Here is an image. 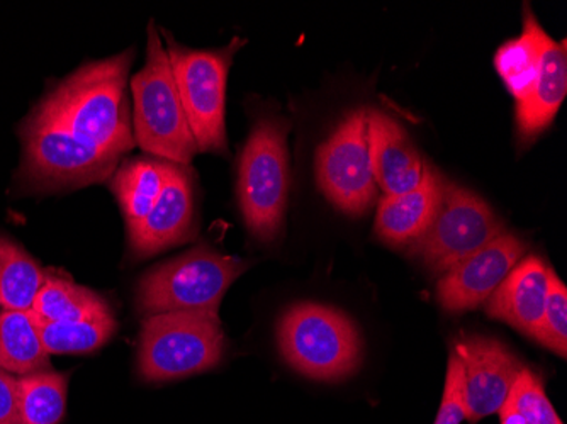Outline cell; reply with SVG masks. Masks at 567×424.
<instances>
[{"instance_id": "1", "label": "cell", "mask_w": 567, "mask_h": 424, "mask_svg": "<svg viewBox=\"0 0 567 424\" xmlns=\"http://www.w3.org/2000/svg\"><path fill=\"white\" fill-rule=\"evenodd\" d=\"M133 51L89 63L56 85L30 121L66 131L121 158L136 145L127 113V73Z\"/></svg>"}, {"instance_id": "2", "label": "cell", "mask_w": 567, "mask_h": 424, "mask_svg": "<svg viewBox=\"0 0 567 424\" xmlns=\"http://www.w3.org/2000/svg\"><path fill=\"white\" fill-rule=\"evenodd\" d=\"M280 355L313 381L339 382L362 362V338L346 312L318 302H299L277 324Z\"/></svg>"}, {"instance_id": "3", "label": "cell", "mask_w": 567, "mask_h": 424, "mask_svg": "<svg viewBox=\"0 0 567 424\" xmlns=\"http://www.w3.org/2000/svg\"><path fill=\"white\" fill-rule=\"evenodd\" d=\"M289 123L260 114L238 164V200L248 231L264 244L282 231L289 194Z\"/></svg>"}, {"instance_id": "4", "label": "cell", "mask_w": 567, "mask_h": 424, "mask_svg": "<svg viewBox=\"0 0 567 424\" xmlns=\"http://www.w3.org/2000/svg\"><path fill=\"white\" fill-rule=\"evenodd\" d=\"M135 143L158 161L189 165L199 153L178 97L167 51L155 22L148 24L145 66L133 76Z\"/></svg>"}, {"instance_id": "5", "label": "cell", "mask_w": 567, "mask_h": 424, "mask_svg": "<svg viewBox=\"0 0 567 424\" xmlns=\"http://www.w3.org/2000/svg\"><path fill=\"white\" fill-rule=\"evenodd\" d=\"M248 267L250 261L200 245L146 272L136 290V308L146 316L181 311L218 314L226 290Z\"/></svg>"}, {"instance_id": "6", "label": "cell", "mask_w": 567, "mask_h": 424, "mask_svg": "<svg viewBox=\"0 0 567 424\" xmlns=\"http://www.w3.org/2000/svg\"><path fill=\"white\" fill-rule=\"evenodd\" d=\"M225 350L218 314L181 311L148 316L140 334L138 372L146 382L189 378L215 369Z\"/></svg>"}, {"instance_id": "7", "label": "cell", "mask_w": 567, "mask_h": 424, "mask_svg": "<svg viewBox=\"0 0 567 424\" xmlns=\"http://www.w3.org/2000/svg\"><path fill=\"white\" fill-rule=\"evenodd\" d=\"M162 33L167 40L165 51L197 149L226 155V81L235 53L245 41L235 38L219 50H193L177 43L168 31Z\"/></svg>"}, {"instance_id": "8", "label": "cell", "mask_w": 567, "mask_h": 424, "mask_svg": "<svg viewBox=\"0 0 567 424\" xmlns=\"http://www.w3.org/2000/svg\"><path fill=\"white\" fill-rule=\"evenodd\" d=\"M19 178L33 190L79 189L113 175L120 158L55 126L25 121Z\"/></svg>"}, {"instance_id": "9", "label": "cell", "mask_w": 567, "mask_h": 424, "mask_svg": "<svg viewBox=\"0 0 567 424\" xmlns=\"http://www.w3.org/2000/svg\"><path fill=\"white\" fill-rule=\"evenodd\" d=\"M503 231L502 219L486 200L445 178L444 196L432 226L408 250L430 272L444 276Z\"/></svg>"}, {"instance_id": "10", "label": "cell", "mask_w": 567, "mask_h": 424, "mask_svg": "<svg viewBox=\"0 0 567 424\" xmlns=\"http://www.w3.org/2000/svg\"><path fill=\"white\" fill-rule=\"evenodd\" d=\"M365 114L368 110L347 114L317 152L318 187L334 207L350 216L368 213L379 193Z\"/></svg>"}, {"instance_id": "11", "label": "cell", "mask_w": 567, "mask_h": 424, "mask_svg": "<svg viewBox=\"0 0 567 424\" xmlns=\"http://www.w3.org/2000/svg\"><path fill=\"white\" fill-rule=\"evenodd\" d=\"M452 352L464 370L466 420L477 423L498 414L509 389L524 372V363L502 341L477 334L461 338Z\"/></svg>"}, {"instance_id": "12", "label": "cell", "mask_w": 567, "mask_h": 424, "mask_svg": "<svg viewBox=\"0 0 567 424\" xmlns=\"http://www.w3.org/2000/svg\"><path fill=\"white\" fill-rule=\"evenodd\" d=\"M525 250L527 247L517 235L503 231L486 247L441 276L436 282V299L445 311L480 308L524 258Z\"/></svg>"}, {"instance_id": "13", "label": "cell", "mask_w": 567, "mask_h": 424, "mask_svg": "<svg viewBox=\"0 0 567 424\" xmlns=\"http://www.w3.org/2000/svg\"><path fill=\"white\" fill-rule=\"evenodd\" d=\"M193 225L194 194L189 172L183 165L167 162L161 197L138 231L130 238V248L135 257H153L175 245L186 244Z\"/></svg>"}, {"instance_id": "14", "label": "cell", "mask_w": 567, "mask_h": 424, "mask_svg": "<svg viewBox=\"0 0 567 424\" xmlns=\"http://www.w3.org/2000/svg\"><path fill=\"white\" fill-rule=\"evenodd\" d=\"M368 142L375 184L384 196L415 189L422 182L426 162L404 127L390 114L368 110Z\"/></svg>"}, {"instance_id": "15", "label": "cell", "mask_w": 567, "mask_h": 424, "mask_svg": "<svg viewBox=\"0 0 567 424\" xmlns=\"http://www.w3.org/2000/svg\"><path fill=\"white\" fill-rule=\"evenodd\" d=\"M550 270L535 255L520 258L484 302L487 314L537 340L543 327Z\"/></svg>"}, {"instance_id": "16", "label": "cell", "mask_w": 567, "mask_h": 424, "mask_svg": "<svg viewBox=\"0 0 567 424\" xmlns=\"http://www.w3.org/2000/svg\"><path fill=\"white\" fill-rule=\"evenodd\" d=\"M445 178L425 164L422 182L415 189L398 196H384L375 213V235L391 247H411L419 241L435 219Z\"/></svg>"}, {"instance_id": "17", "label": "cell", "mask_w": 567, "mask_h": 424, "mask_svg": "<svg viewBox=\"0 0 567 424\" xmlns=\"http://www.w3.org/2000/svg\"><path fill=\"white\" fill-rule=\"evenodd\" d=\"M566 40L547 38L543 63L528 94L517 102L515 121L522 142H532L549 127L567 94Z\"/></svg>"}, {"instance_id": "18", "label": "cell", "mask_w": 567, "mask_h": 424, "mask_svg": "<svg viewBox=\"0 0 567 424\" xmlns=\"http://www.w3.org/2000/svg\"><path fill=\"white\" fill-rule=\"evenodd\" d=\"M165 170L167 162L142 156L124 162L111 178V190L123 210L130 238L138 231L150 210L157 204L164 189Z\"/></svg>"}, {"instance_id": "19", "label": "cell", "mask_w": 567, "mask_h": 424, "mask_svg": "<svg viewBox=\"0 0 567 424\" xmlns=\"http://www.w3.org/2000/svg\"><path fill=\"white\" fill-rule=\"evenodd\" d=\"M547 38L549 34L538 24L530 6L525 4L524 31L520 37L502 44L496 51V72L517 102L528 94L537 79Z\"/></svg>"}, {"instance_id": "20", "label": "cell", "mask_w": 567, "mask_h": 424, "mask_svg": "<svg viewBox=\"0 0 567 424\" xmlns=\"http://www.w3.org/2000/svg\"><path fill=\"white\" fill-rule=\"evenodd\" d=\"M31 312L51 323L94 321L111 316L110 306L94 290L76 286L56 273H47Z\"/></svg>"}, {"instance_id": "21", "label": "cell", "mask_w": 567, "mask_h": 424, "mask_svg": "<svg viewBox=\"0 0 567 424\" xmlns=\"http://www.w3.org/2000/svg\"><path fill=\"white\" fill-rule=\"evenodd\" d=\"M50 369V353L44 350L30 311H0V370L12 375H28Z\"/></svg>"}, {"instance_id": "22", "label": "cell", "mask_w": 567, "mask_h": 424, "mask_svg": "<svg viewBox=\"0 0 567 424\" xmlns=\"http://www.w3.org/2000/svg\"><path fill=\"white\" fill-rule=\"evenodd\" d=\"M47 279L38 261L16 241L0 236V308L31 311Z\"/></svg>"}, {"instance_id": "23", "label": "cell", "mask_w": 567, "mask_h": 424, "mask_svg": "<svg viewBox=\"0 0 567 424\" xmlns=\"http://www.w3.org/2000/svg\"><path fill=\"white\" fill-rule=\"evenodd\" d=\"M69 375L43 370L18 379V424H60Z\"/></svg>"}, {"instance_id": "24", "label": "cell", "mask_w": 567, "mask_h": 424, "mask_svg": "<svg viewBox=\"0 0 567 424\" xmlns=\"http://www.w3.org/2000/svg\"><path fill=\"white\" fill-rule=\"evenodd\" d=\"M31 312V311H30ZM41 343L48 353H89L101 349L116 331L113 314L94 321H65L51 323L31 312Z\"/></svg>"}, {"instance_id": "25", "label": "cell", "mask_w": 567, "mask_h": 424, "mask_svg": "<svg viewBox=\"0 0 567 424\" xmlns=\"http://www.w3.org/2000/svg\"><path fill=\"white\" fill-rule=\"evenodd\" d=\"M502 407L518 411L534 424H564L547 397L543 379L527 366L509 389Z\"/></svg>"}, {"instance_id": "26", "label": "cell", "mask_w": 567, "mask_h": 424, "mask_svg": "<svg viewBox=\"0 0 567 424\" xmlns=\"http://www.w3.org/2000/svg\"><path fill=\"white\" fill-rule=\"evenodd\" d=\"M538 343L550 352L567 356V289L566 283L557 277L554 270L549 273V290H547L546 309H544L543 327L538 331Z\"/></svg>"}, {"instance_id": "27", "label": "cell", "mask_w": 567, "mask_h": 424, "mask_svg": "<svg viewBox=\"0 0 567 424\" xmlns=\"http://www.w3.org/2000/svg\"><path fill=\"white\" fill-rule=\"evenodd\" d=\"M466 420V400H464V370L461 360L451 352L445 375L444 394L441 407L433 424H461Z\"/></svg>"}, {"instance_id": "28", "label": "cell", "mask_w": 567, "mask_h": 424, "mask_svg": "<svg viewBox=\"0 0 567 424\" xmlns=\"http://www.w3.org/2000/svg\"><path fill=\"white\" fill-rule=\"evenodd\" d=\"M0 424H18V379L0 370Z\"/></svg>"}, {"instance_id": "29", "label": "cell", "mask_w": 567, "mask_h": 424, "mask_svg": "<svg viewBox=\"0 0 567 424\" xmlns=\"http://www.w3.org/2000/svg\"><path fill=\"white\" fill-rule=\"evenodd\" d=\"M498 414L499 420H502L499 424H534L527 416H524V414L515 410H508V407H502Z\"/></svg>"}]
</instances>
